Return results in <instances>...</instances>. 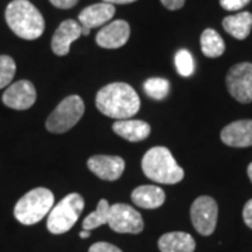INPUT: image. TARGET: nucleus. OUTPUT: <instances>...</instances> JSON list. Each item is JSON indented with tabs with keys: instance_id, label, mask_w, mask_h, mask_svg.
Instances as JSON below:
<instances>
[{
	"instance_id": "obj_1",
	"label": "nucleus",
	"mask_w": 252,
	"mask_h": 252,
	"mask_svg": "<svg viewBox=\"0 0 252 252\" xmlns=\"http://www.w3.org/2000/svg\"><path fill=\"white\" fill-rule=\"evenodd\" d=\"M95 105L101 114L122 121L130 119L137 114L140 109V98L129 84L111 83L98 91Z\"/></svg>"
},
{
	"instance_id": "obj_2",
	"label": "nucleus",
	"mask_w": 252,
	"mask_h": 252,
	"mask_svg": "<svg viewBox=\"0 0 252 252\" xmlns=\"http://www.w3.org/2000/svg\"><path fill=\"white\" fill-rule=\"evenodd\" d=\"M4 17L10 30L23 39L34 41L44 34V17L28 0H13L6 7Z\"/></svg>"
},
{
	"instance_id": "obj_3",
	"label": "nucleus",
	"mask_w": 252,
	"mask_h": 252,
	"mask_svg": "<svg viewBox=\"0 0 252 252\" xmlns=\"http://www.w3.org/2000/svg\"><path fill=\"white\" fill-rule=\"evenodd\" d=\"M142 170L144 175L158 184H178L184 178V170L175 161L167 147H153L143 156Z\"/></svg>"
},
{
	"instance_id": "obj_4",
	"label": "nucleus",
	"mask_w": 252,
	"mask_h": 252,
	"mask_svg": "<svg viewBox=\"0 0 252 252\" xmlns=\"http://www.w3.org/2000/svg\"><path fill=\"white\" fill-rule=\"evenodd\" d=\"M54 193L46 188H35L27 192L14 206V217L21 224L32 225L39 223L52 210Z\"/></svg>"
},
{
	"instance_id": "obj_5",
	"label": "nucleus",
	"mask_w": 252,
	"mask_h": 252,
	"mask_svg": "<svg viewBox=\"0 0 252 252\" xmlns=\"http://www.w3.org/2000/svg\"><path fill=\"white\" fill-rule=\"evenodd\" d=\"M84 209V199L79 193H69L48 215L46 227L52 234H63L69 231L79 220Z\"/></svg>"
},
{
	"instance_id": "obj_6",
	"label": "nucleus",
	"mask_w": 252,
	"mask_h": 252,
	"mask_svg": "<svg viewBox=\"0 0 252 252\" xmlns=\"http://www.w3.org/2000/svg\"><path fill=\"white\" fill-rule=\"evenodd\" d=\"M84 115V102L79 95H69L46 119V129L52 133H64Z\"/></svg>"
},
{
	"instance_id": "obj_7",
	"label": "nucleus",
	"mask_w": 252,
	"mask_h": 252,
	"mask_svg": "<svg viewBox=\"0 0 252 252\" xmlns=\"http://www.w3.org/2000/svg\"><path fill=\"white\" fill-rule=\"evenodd\" d=\"M219 207L210 196H199L190 206V220L195 230L202 235H212L216 230Z\"/></svg>"
},
{
	"instance_id": "obj_8",
	"label": "nucleus",
	"mask_w": 252,
	"mask_h": 252,
	"mask_svg": "<svg viewBox=\"0 0 252 252\" xmlns=\"http://www.w3.org/2000/svg\"><path fill=\"white\" fill-rule=\"evenodd\" d=\"M108 225L121 234H139L144 227L140 213L125 203H115L109 207Z\"/></svg>"
},
{
	"instance_id": "obj_9",
	"label": "nucleus",
	"mask_w": 252,
	"mask_h": 252,
	"mask_svg": "<svg viewBox=\"0 0 252 252\" xmlns=\"http://www.w3.org/2000/svg\"><path fill=\"white\" fill-rule=\"evenodd\" d=\"M228 93L241 104L252 101V63L244 62L233 66L225 77Z\"/></svg>"
},
{
	"instance_id": "obj_10",
	"label": "nucleus",
	"mask_w": 252,
	"mask_h": 252,
	"mask_svg": "<svg viewBox=\"0 0 252 252\" xmlns=\"http://www.w3.org/2000/svg\"><path fill=\"white\" fill-rule=\"evenodd\" d=\"M36 91L34 84L28 80H20L13 83L3 94V104L11 109L24 111L35 104Z\"/></svg>"
},
{
	"instance_id": "obj_11",
	"label": "nucleus",
	"mask_w": 252,
	"mask_h": 252,
	"mask_svg": "<svg viewBox=\"0 0 252 252\" xmlns=\"http://www.w3.org/2000/svg\"><path fill=\"white\" fill-rule=\"evenodd\" d=\"M115 14V6L111 3H95L81 11L79 14V24L83 28V35H89L93 28L107 24Z\"/></svg>"
},
{
	"instance_id": "obj_12",
	"label": "nucleus",
	"mask_w": 252,
	"mask_h": 252,
	"mask_svg": "<svg viewBox=\"0 0 252 252\" xmlns=\"http://www.w3.org/2000/svg\"><path fill=\"white\" fill-rule=\"evenodd\" d=\"M87 167L93 174L105 181H115L121 178L125 170V160L118 156H93L87 161Z\"/></svg>"
},
{
	"instance_id": "obj_13",
	"label": "nucleus",
	"mask_w": 252,
	"mask_h": 252,
	"mask_svg": "<svg viewBox=\"0 0 252 252\" xmlns=\"http://www.w3.org/2000/svg\"><path fill=\"white\" fill-rule=\"evenodd\" d=\"M130 36V27L125 20H115L99 30L95 42L105 49H118L127 42Z\"/></svg>"
},
{
	"instance_id": "obj_14",
	"label": "nucleus",
	"mask_w": 252,
	"mask_h": 252,
	"mask_svg": "<svg viewBox=\"0 0 252 252\" xmlns=\"http://www.w3.org/2000/svg\"><path fill=\"white\" fill-rule=\"evenodd\" d=\"M81 35H83V28L79 24V21L64 20L52 36L51 46L54 54L58 56H66L70 51V45Z\"/></svg>"
},
{
	"instance_id": "obj_15",
	"label": "nucleus",
	"mask_w": 252,
	"mask_h": 252,
	"mask_svg": "<svg viewBox=\"0 0 252 252\" xmlns=\"http://www.w3.org/2000/svg\"><path fill=\"white\" fill-rule=\"evenodd\" d=\"M221 142L230 147H250L252 146V121L243 119L227 125L220 133Z\"/></svg>"
},
{
	"instance_id": "obj_16",
	"label": "nucleus",
	"mask_w": 252,
	"mask_h": 252,
	"mask_svg": "<svg viewBox=\"0 0 252 252\" xmlns=\"http://www.w3.org/2000/svg\"><path fill=\"white\" fill-rule=\"evenodd\" d=\"M114 132L118 136L124 137L129 142H142L146 137H149L152 127L144 121H136V119H122L118 121L112 126Z\"/></svg>"
},
{
	"instance_id": "obj_17",
	"label": "nucleus",
	"mask_w": 252,
	"mask_h": 252,
	"mask_svg": "<svg viewBox=\"0 0 252 252\" xmlns=\"http://www.w3.org/2000/svg\"><path fill=\"white\" fill-rule=\"evenodd\" d=\"M196 243L188 233L172 231L160 237L158 250L161 252H193Z\"/></svg>"
},
{
	"instance_id": "obj_18",
	"label": "nucleus",
	"mask_w": 252,
	"mask_h": 252,
	"mask_svg": "<svg viewBox=\"0 0 252 252\" xmlns=\"http://www.w3.org/2000/svg\"><path fill=\"white\" fill-rule=\"evenodd\" d=\"M132 200L142 209H157L165 202V193L161 188L154 185H142L133 189Z\"/></svg>"
},
{
	"instance_id": "obj_19",
	"label": "nucleus",
	"mask_w": 252,
	"mask_h": 252,
	"mask_svg": "<svg viewBox=\"0 0 252 252\" xmlns=\"http://www.w3.org/2000/svg\"><path fill=\"white\" fill-rule=\"evenodd\" d=\"M223 28L235 39H245L251 32L252 14L248 11H241L228 16L223 20Z\"/></svg>"
},
{
	"instance_id": "obj_20",
	"label": "nucleus",
	"mask_w": 252,
	"mask_h": 252,
	"mask_svg": "<svg viewBox=\"0 0 252 252\" xmlns=\"http://www.w3.org/2000/svg\"><path fill=\"white\" fill-rule=\"evenodd\" d=\"M200 48L203 55L207 58H219L224 54L225 45L223 38L217 31L207 28L200 35Z\"/></svg>"
},
{
	"instance_id": "obj_21",
	"label": "nucleus",
	"mask_w": 252,
	"mask_h": 252,
	"mask_svg": "<svg viewBox=\"0 0 252 252\" xmlns=\"http://www.w3.org/2000/svg\"><path fill=\"white\" fill-rule=\"evenodd\" d=\"M109 207H111V205L108 203V200L107 199H101L98 202L97 209L83 220V230L91 231V230L97 228L99 225L108 224Z\"/></svg>"
},
{
	"instance_id": "obj_22",
	"label": "nucleus",
	"mask_w": 252,
	"mask_h": 252,
	"mask_svg": "<svg viewBox=\"0 0 252 252\" xmlns=\"http://www.w3.org/2000/svg\"><path fill=\"white\" fill-rule=\"evenodd\" d=\"M143 89L146 94L153 99H164L170 91V81L162 77H150L144 81Z\"/></svg>"
},
{
	"instance_id": "obj_23",
	"label": "nucleus",
	"mask_w": 252,
	"mask_h": 252,
	"mask_svg": "<svg viewBox=\"0 0 252 252\" xmlns=\"http://www.w3.org/2000/svg\"><path fill=\"white\" fill-rule=\"evenodd\" d=\"M175 67L177 72L180 73L184 77H189L195 72V62L193 58L189 51L187 49H181L175 54Z\"/></svg>"
},
{
	"instance_id": "obj_24",
	"label": "nucleus",
	"mask_w": 252,
	"mask_h": 252,
	"mask_svg": "<svg viewBox=\"0 0 252 252\" xmlns=\"http://www.w3.org/2000/svg\"><path fill=\"white\" fill-rule=\"evenodd\" d=\"M16 74V62L7 55L0 56V89L7 87Z\"/></svg>"
},
{
	"instance_id": "obj_25",
	"label": "nucleus",
	"mask_w": 252,
	"mask_h": 252,
	"mask_svg": "<svg viewBox=\"0 0 252 252\" xmlns=\"http://www.w3.org/2000/svg\"><path fill=\"white\" fill-rule=\"evenodd\" d=\"M251 0H220V6L228 11H237L245 7Z\"/></svg>"
},
{
	"instance_id": "obj_26",
	"label": "nucleus",
	"mask_w": 252,
	"mask_h": 252,
	"mask_svg": "<svg viewBox=\"0 0 252 252\" xmlns=\"http://www.w3.org/2000/svg\"><path fill=\"white\" fill-rule=\"evenodd\" d=\"M89 252H122V250L109 243H97L91 245Z\"/></svg>"
},
{
	"instance_id": "obj_27",
	"label": "nucleus",
	"mask_w": 252,
	"mask_h": 252,
	"mask_svg": "<svg viewBox=\"0 0 252 252\" xmlns=\"http://www.w3.org/2000/svg\"><path fill=\"white\" fill-rule=\"evenodd\" d=\"M243 219L245 221V224L248 225L250 228H252V199H250L245 206H244L243 210Z\"/></svg>"
},
{
	"instance_id": "obj_28",
	"label": "nucleus",
	"mask_w": 252,
	"mask_h": 252,
	"mask_svg": "<svg viewBox=\"0 0 252 252\" xmlns=\"http://www.w3.org/2000/svg\"><path fill=\"white\" fill-rule=\"evenodd\" d=\"M49 1L54 4L55 7H58V9L67 10L72 9L73 6H76L79 0H49Z\"/></svg>"
},
{
	"instance_id": "obj_29",
	"label": "nucleus",
	"mask_w": 252,
	"mask_h": 252,
	"mask_svg": "<svg viewBox=\"0 0 252 252\" xmlns=\"http://www.w3.org/2000/svg\"><path fill=\"white\" fill-rule=\"evenodd\" d=\"M160 1L168 10H180L185 4V0H160Z\"/></svg>"
},
{
	"instance_id": "obj_30",
	"label": "nucleus",
	"mask_w": 252,
	"mask_h": 252,
	"mask_svg": "<svg viewBox=\"0 0 252 252\" xmlns=\"http://www.w3.org/2000/svg\"><path fill=\"white\" fill-rule=\"evenodd\" d=\"M105 3H111V4H127V3H133L136 0H102Z\"/></svg>"
},
{
	"instance_id": "obj_31",
	"label": "nucleus",
	"mask_w": 252,
	"mask_h": 252,
	"mask_svg": "<svg viewBox=\"0 0 252 252\" xmlns=\"http://www.w3.org/2000/svg\"><path fill=\"white\" fill-rule=\"evenodd\" d=\"M81 238H89L90 237V231H86V230H83L80 233Z\"/></svg>"
},
{
	"instance_id": "obj_32",
	"label": "nucleus",
	"mask_w": 252,
	"mask_h": 252,
	"mask_svg": "<svg viewBox=\"0 0 252 252\" xmlns=\"http://www.w3.org/2000/svg\"><path fill=\"white\" fill-rule=\"evenodd\" d=\"M248 177H250V180L252 182V162L248 165Z\"/></svg>"
}]
</instances>
